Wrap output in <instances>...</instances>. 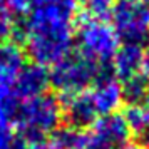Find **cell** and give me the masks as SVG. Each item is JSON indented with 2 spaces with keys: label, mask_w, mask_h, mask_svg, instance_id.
Masks as SVG:
<instances>
[{
  "label": "cell",
  "mask_w": 149,
  "mask_h": 149,
  "mask_svg": "<svg viewBox=\"0 0 149 149\" xmlns=\"http://www.w3.org/2000/svg\"><path fill=\"white\" fill-rule=\"evenodd\" d=\"M34 5H39V3H49V2H57V0H32Z\"/></svg>",
  "instance_id": "obj_17"
},
{
  "label": "cell",
  "mask_w": 149,
  "mask_h": 149,
  "mask_svg": "<svg viewBox=\"0 0 149 149\" xmlns=\"http://www.w3.org/2000/svg\"><path fill=\"white\" fill-rule=\"evenodd\" d=\"M81 94L95 119L114 114L124 101L122 84L112 75L97 77L94 84Z\"/></svg>",
  "instance_id": "obj_8"
},
{
  "label": "cell",
  "mask_w": 149,
  "mask_h": 149,
  "mask_svg": "<svg viewBox=\"0 0 149 149\" xmlns=\"http://www.w3.org/2000/svg\"><path fill=\"white\" fill-rule=\"evenodd\" d=\"M112 29L126 42L144 44L149 37V2L121 0L112 8Z\"/></svg>",
  "instance_id": "obj_7"
},
{
  "label": "cell",
  "mask_w": 149,
  "mask_h": 149,
  "mask_svg": "<svg viewBox=\"0 0 149 149\" xmlns=\"http://www.w3.org/2000/svg\"><path fill=\"white\" fill-rule=\"evenodd\" d=\"M146 99L149 101V77H148V87H146Z\"/></svg>",
  "instance_id": "obj_19"
},
{
  "label": "cell",
  "mask_w": 149,
  "mask_h": 149,
  "mask_svg": "<svg viewBox=\"0 0 149 149\" xmlns=\"http://www.w3.org/2000/svg\"><path fill=\"white\" fill-rule=\"evenodd\" d=\"M142 134H146L148 142H149V117H148V124H146V129H144V132H142Z\"/></svg>",
  "instance_id": "obj_18"
},
{
  "label": "cell",
  "mask_w": 149,
  "mask_h": 149,
  "mask_svg": "<svg viewBox=\"0 0 149 149\" xmlns=\"http://www.w3.org/2000/svg\"><path fill=\"white\" fill-rule=\"evenodd\" d=\"M74 39L77 40L79 54L99 67L112 62L119 49V37L112 25L99 19H84L75 30Z\"/></svg>",
  "instance_id": "obj_5"
},
{
  "label": "cell",
  "mask_w": 149,
  "mask_h": 149,
  "mask_svg": "<svg viewBox=\"0 0 149 149\" xmlns=\"http://www.w3.org/2000/svg\"><path fill=\"white\" fill-rule=\"evenodd\" d=\"M27 149H61L57 144L52 141H47V139H40V141H35L32 142L30 146H27Z\"/></svg>",
  "instance_id": "obj_15"
},
{
  "label": "cell",
  "mask_w": 149,
  "mask_h": 149,
  "mask_svg": "<svg viewBox=\"0 0 149 149\" xmlns=\"http://www.w3.org/2000/svg\"><path fill=\"white\" fill-rule=\"evenodd\" d=\"M131 129L122 114H109L95 119L84 129L59 131L54 142L61 149H122L129 141Z\"/></svg>",
  "instance_id": "obj_2"
},
{
  "label": "cell",
  "mask_w": 149,
  "mask_h": 149,
  "mask_svg": "<svg viewBox=\"0 0 149 149\" xmlns=\"http://www.w3.org/2000/svg\"><path fill=\"white\" fill-rule=\"evenodd\" d=\"M14 30V15L8 12L5 0H0V42L10 37Z\"/></svg>",
  "instance_id": "obj_13"
},
{
  "label": "cell",
  "mask_w": 149,
  "mask_h": 149,
  "mask_svg": "<svg viewBox=\"0 0 149 149\" xmlns=\"http://www.w3.org/2000/svg\"><path fill=\"white\" fill-rule=\"evenodd\" d=\"M126 121L129 124V129L131 131H136V132H144L146 129V124H148V117H149V109L142 107L139 104H136L126 112Z\"/></svg>",
  "instance_id": "obj_12"
},
{
  "label": "cell",
  "mask_w": 149,
  "mask_h": 149,
  "mask_svg": "<svg viewBox=\"0 0 149 149\" xmlns=\"http://www.w3.org/2000/svg\"><path fill=\"white\" fill-rule=\"evenodd\" d=\"M116 75L122 82L134 79H148L149 74V49L144 44L126 42L119 45L112 59Z\"/></svg>",
  "instance_id": "obj_9"
},
{
  "label": "cell",
  "mask_w": 149,
  "mask_h": 149,
  "mask_svg": "<svg viewBox=\"0 0 149 149\" xmlns=\"http://www.w3.org/2000/svg\"><path fill=\"white\" fill-rule=\"evenodd\" d=\"M49 84V74L45 67L32 64V65H25L20 70V74L17 77L15 82V95L17 101H25V99H32L37 95L45 94Z\"/></svg>",
  "instance_id": "obj_10"
},
{
  "label": "cell",
  "mask_w": 149,
  "mask_h": 149,
  "mask_svg": "<svg viewBox=\"0 0 149 149\" xmlns=\"http://www.w3.org/2000/svg\"><path fill=\"white\" fill-rule=\"evenodd\" d=\"M24 67V50L14 42H0V131L14 129V116L19 106L15 82Z\"/></svg>",
  "instance_id": "obj_4"
},
{
  "label": "cell",
  "mask_w": 149,
  "mask_h": 149,
  "mask_svg": "<svg viewBox=\"0 0 149 149\" xmlns=\"http://www.w3.org/2000/svg\"><path fill=\"white\" fill-rule=\"evenodd\" d=\"M97 77H99V65L82 57L81 54H69L61 62L52 65L49 81L62 95L70 97L87 91Z\"/></svg>",
  "instance_id": "obj_6"
},
{
  "label": "cell",
  "mask_w": 149,
  "mask_h": 149,
  "mask_svg": "<svg viewBox=\"0 0 149 149\" xmlns=\"http://www.w3.org/2000/svg\"><path fill=\"white\" fill-rule=\"evenodd\" d=\"M74 0L34 5L22 27L24 44L34 64L55 65L70 54L74 44Z\"/></svg>",
  "instance_id": "obj_1"
},
{
  "label": "cell",
  "mask_w": 149,
  "mask_h": 149,
  "mask_svg": "<svg viewBox=\"0 0 149 149\" xmlns=\"http://www.w3.org/2000/svg\"><path fill=\"white\" fill-rule=\"evenodd\" d=\"M7 3L8 12L14 15V17H22V15H27L32 7H34V2L32 0H5Z\"/></svg>",
  "instance_id": "obj_14"
},
{
  "label": "cell",
  "mask_w": 149,
  "mask_h": 149,
  "mask_svg": "<svg viewBox=\"0 0 149 149\" xmlns=\"http://www.w3.org/2000/svg\"><path fill=\"white\" fill-rule=\"evenodd\" d=\"M84 12H87L91 19L104 20L107 15H111L114 8V0H79Z\"/></svg>",
  "instance_id": "obj_11"
},
{
  "label": "cell",
  "mask_w": 149,
  "mask_h": 149,
  "mask_svg": "<svg viewBox=\"0 0 149 149\" xmlns=\"http://www.w3.org/2000/svg\"><path fill=\"white\" fill-rule=\"evenodd\" d=\"M61 119V102L54 95L42 94L19 102L14 116V129L25 142H35L57 131Z\"/></svg>",
  "instance_id": "obj_3"
},
{
  "label": "cell",
  "mask_w": 149,
  "mask_h": 149,
  "mask_svg": "<svg viewBox=\"0 0 149 149\" xmlns=\"http://www.w3.org/2000/svg\"><path fill=\"white\" fill-rule=\"evenodd\" d=\"M122 149H144L142 146H139V144H126Z\"/></svg>",
  "instance_id": "obj_16"
}]
</instances>
